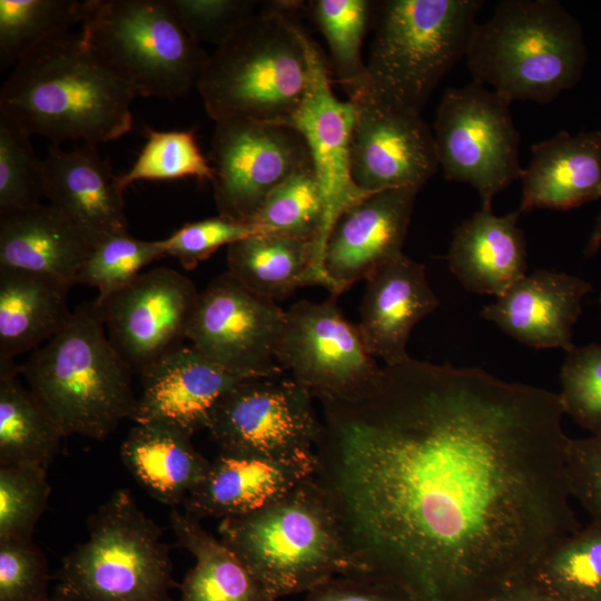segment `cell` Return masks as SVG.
<instances>
[{
    "label": "cell",
    "mask_w": 601,
    "mask_h": 601,
    "mask_svg": "<svg viewBox=\"0 0 601 601\" xmlns=\"http://www.w3.org/2000/svg\"><path fill=\"white\" fill-rule=\"evenodd\" d=\"M313 479L358 579L410 601H490L581 526L559 394L412 357L323 401Z\"/></svg>",
    "instance_id": "1"
},
{
    "label": "cell",
    "mask_w": 601,
    "mask_h": 601,
    "mask_svg": "<svg viewBox=\"0 0 601 601\" xmlns=\"http://www.w3.org/2000/svg\"><path fill=\"white\" fill-rule=\"evenodd\" d=\"M136 92L82 37L52 36L20 59L0 90V115L59 145L116 140L132 128Z\"/></svg>",
    "instance_id": "2"
},
{
    "label": "cell",
    "mask_w": 601,
    "mask_h": 601,
    "mask_svg": "<svg viewBox=\"0 0 601 601\" xmlns=\"http://www.w3.org/2000/svg\"><path fill=\"white\" fill-rule=\"evenodd\" d=\"M20 373L65 436L104 440L135 412L134 371L111 344L95 300L72 311Z\"/></svg>",
    "instance_id": "3"
},
{
    "label": "cell",
    "mask_w": 601,
    "mask_h": 601,
    "mask_svg": "<svg viewBox=\"0 0 601 601\" xmlns=\"http://www.w3.org/2000/svg\"><path fill=\"white\" fill-rule=\"evenodd\" d=\"M220 540L278 599L336 575L357 578L335 511L312 477L252 513L220 520Z\"/></svg>",
    "instance_id": "4"
},
{
    "label": "cell",
    "mask_w": 601,
    "mask_h": 601,
    "mask_svg": "<svg viewBox=\"0 0 601 601\" xmlns=\"http://www.w3.org/2000/svg\"><path fill=\"white\" fill-rule=\"evenodd\" d=\"M465 58L473 81L509 101L549 104L580 81L588 49L559 1L505 0L476 24Z\"/></svg>",
    "instance_id": "5"
},
{
    "label": "cell",
    "mask_w": 601,
    "mask_h": 601,
    "mask_svg": "<svg viewBox=\"0 0 601 601\" xmlns=\"http://www.w3.org/2000/svg\"><path fill=\"white\" fill-rule=\"evenodd\" d=\"M290 4L257 11L209 56L196 87L216 122L290 125L308 80L306 32L285 13Z\"/></svg>",
    "instance_id": "6"
},
{
    "label": "cell",
    "mask_w": 601,
    "mask_h": 601,
    "mask_svg": "<svg viewBox=\"0 0 601 601\" xmlns=\"http://www.w3.org/2000/svg\"><path fill=\"white\" fill-rule=\"evenodd\" d=\"M88 539L56 574L61 601H173L169 549L159 526L127 490H117L87 522Z\"/></svg>",
    "instance_id": "7"
},
{
    "label": "cell",
    "mask_w": 601,
    "mask_h": 601,
    "mask_svg": "<svg viewBox=\"0 0 601 601\" xmlns=\"http://www.w3.org/2000/svg\"><path fill=\"white\" fill-rule=\"evenodd\" d=\"M482 0H385L376 4L366 63L371 88L421 114L442 78L465 58Z\"/></svg>",
    "instance_id": "8"
},
{
    "label": "cell",
    "mask_w": 601,
    "mask_h": 601,
    "mask_svg": "<svg viewBox=\"0 0 601 601\" xmlns=\"http://www.w3.org/2000/svg\"><path fill=\"white\" fill-rule=\"evenodd\" d=\"M81 35L136 95L175 100L197 86L209 56L169 0L82 1Z\"/></svg>",
    "instance_id": "9"
},
{
    "label": "cell",
    "mask_w": 601,
    "mask_h": 601,
    "mask_svg": "<svg viewBox=\"0 0 601 601\" xmlns=\"http://www.w3.org/2000/svg\"><path fill=\"white\" fill-rule=\"evenodd\" d=\"M510 105L472 80L447 88L437 108L433 136L444 177L471 185L482 208H492L494 197L521 179L524 171Z\"/></svg>",
    "instance_id": "10"
},
{
    "label": "cell",
    "mask_w": 601,
    "mask_h": 601,
    "mask_svg": "<svg viewBox=\"0 0 601 601\" xmlns=\"http://www.w3.org/2000/svg\"><path fill=\"white\" fill-rule=\"evenodd\" d=\"M313 398L292 377L247 378L217 401L206 430L219 451L278 461L313 460L322 430Z\"/></svg>",
    "instance_id": "11"
},
{
    "label": "cell",
    "mask_w": 601,
    "mask_h": 601,
    "mask_svg": "<svg viewBox=\"0 0 601 601\" xmlns=\"http://www.w3.org/2000/svg\"><path fill=\"white\" fill-rule=\"evenodd\" d=\"M277 361L319 402L362 398L383 372L334 298L300 300L286 311Z\"/></svg>",
    "instance_id": "12"
},
{
    "label": "cell",
    "mask_w": 601,
    "mask_h": 601,
    "mask_svg": "<svg viewBox=\"0 0 601 601\" xmlns=\"http://www.w3.org/2000/svg\"><path fill=\"white\" fill-rule=\"evenodd\" d=\"M286 311L256 295L228 272L199 292L187 339L207 359L243 378L283 373L277 349Z\"/></svg>",
    "instance_id": "13"
},
{
    "label": "cell",
    "mask_w": 601,
    "mask_h": 601,
    "mask_svg": "<svg viewBox=\"0 0 601 601\" xmlns=\"http://www.w3.org/2000/svg\"><path fill=\"white\" fill-rule=\"evenodd\" d=\"M209 160L219 215L247 224L279 184L312 164L293 126L243 118L216 122Z\"/></svg>",
    "instance_id": "14"
},
{
    "label": "cell",
    "mask_w": 601,
    "mask_h": 601,
    "mask_svg": "<svg viewBox=\"0 0 601 601\" xmlns=\"http://www.w3.org/2000/svg\"><path fill=\"white\" fill-rule=\"evenodd\" d=\"M308 80L303 101L290 126L304 137L322 193L323 224L314 243L318 284L329 290L323 267L325 247L339 216L370 194L361 190L351 173V140L355 107L332 90L327 66L318 46L306 35Z\"/></svg>",
    "instance_id": "15"
},
{
    "label": "cell",
    "mask_w": 601,
    "mask_h": 601,
    "mask_svg": "<svg viewBox=\"0 0 601 601\" xmlns=\"http://www.w3.org/2000/svg\"><path fill=\"white\" fill-rule=\"evenodd\" d=\"M355 107L351 173L366 194L421 189L440 167L433 132L421 117L375 92L367 80L348 96Z\"/></svg>",
    "instance_id": "16"
},
{
    "label": "cell",
    "mask_w": 601,
    "mask_h": 601,
    "mask_svg": "<svg viewBox=\"0 0 601 601\" xmlns=\"http://www.w3.org/2000/svg\"><path fill=\"white\" fill-rule=\"evenodd\" d=\"M198 296L190 278L158 267L140 273L97 305L111 344L132 371L141 374L187 339Z\"/></svg>",
    "instance_id": "17"
},
{
    "label": "cell",
    "mask_w": 601,
    "mask_h": 601,
    "mask_svg": "<svg viewBox=\"0 0 601 601\" xmlns=\"http://www.w3.org/2000/svg\"><path fill=\"white\" fill-rule=\"evenodd\" d=\"M420 190L402 187L373 193L339 216L323 259L333 297L403 255Z\"/></svg>",
    "instance_id": "18"
},
{
    "label": "cell",
    "mask_w": 601,
    "mask_h": 601,
    "mask_svg": "<svg viewBox=\"0 0 601 601\" xmlns=\"http://www.w3.org/2000/svg\"><path fill=\"white\" fill-rule=\"evenodd\" d=\"M142 391L131 420L161 422L193 435L207 428L217 401L247 380L214 364L191 345H180L141 374Z\"/></svg>",
    "instance_id": "19"
},
{
    "label": "cell",
    "mask_w": 601,
    "mask_h": 601,
    "mask_svg": "<svg viewBox=\"0 0 601 601\" xmlns=\"http://www.w3.org/2000/svg\"><path fill=\"white\" fill-rule=\"evenodd\" d=\"M42 165L45 197L76 225L92 248L110 235L128 231L124 189L96 145L63 150L52 144Z\"/></svg>",
    "instance_id": "20"
},
{
    "label": "cell",
    "mask_w": 601,
    "mask_h": 601,
    "mask_svg": "<svg viewBox=\"0 0 601 601\" xmlns=\"http://www.w3.org/2000/svg\"><path fill=\"white\" fill-rule=\"evenodd\" d=\"M590 292V283L580 277L536 270L484 306L482 316L522 344L568 353L575 347L572 329L581 315L582 299Z\"/></svg>",
    "instance_id": "21"
},
{
    "label": "cell",
    "mask_w": 601,
    "mask_h": 601,
    "mask_svg": "<svg viewBox=\"0 0 601 601\" xmlns=\"http://www.w3.org/2000/svg\"><path fill=\"white\" fill-rule=\"evenodd\" d=\"M315 465L316 459L278 461L219 451L204 479L184 501L185 513L198 520L252 513L312 477Z\"/></svg>",
    "instance_id": "22"
},
{
    "label": "cell",
    "mask_w": 601,
    "mask_h": 601,
    "mask_svg": "<svg viewBox=\"0 0 601 601\" xmlns=\"http://www.w3.org/2000/svg\"><path fill=\"white\" fill-rule=\"evenodd\" d=\"M437 306L425 266L406 255L374 272L366 279L357 324L370 354L385 365L410 358L406 346L412 329Z\"/></svg>",
    "instance_id": "23"
},
{
    "label": "cell",
    "mask_w": 601,
    "mask_h": 601,
    "mask_svg": "<svg viewBox=\"0 0 601 601\" xmlns=\"http://www.w3.org/2000/svg\"><path fill=\"white\" fill-rule=\"evenodd\" d=\"M518 210H568L601 198V130L559 131L531 147Z\"/></svg>",
    "instance_id": "24"
},
{
    "label": "cell",
    "mask_w": 601,
    "mask_h": 601,
    "mask_svg": "<svg viewBox=\"0 0 601 601\" xmlns=\"http://www.w3.org/2000/svg\"><path fill=\"white\" fill-rule=\"evenodd\" d=\"M521 213L496 216L480 208L454 230L449 268L470 292L500 297L526 275V245L518 226Z\"/></svg>",
    "instance_id": "25"
},
{
    "label": "cell",
    "mask_w": 601,
    "mask_h": 601,
    "mask_svg": "<svg viewBox=\"0 0 601 601\" xmlns=\"http://www.w3.org/2000/svg\"><path fill=\"white\" fill-rule=\"evenodd\" d=\"M91 250L88 238L51 204L0 215V267L45 275L70 287Z\"/></svg>",
    "instance_id": "26"
},
{
    "label": "cell",
    "mask_w": 601,
    "mask_h": 601,
    "mask_svg": "<svg viewBox=\"0 0 601 601\" xmlns=\"http://www.w3.org/2000/svg\"><path fill=\"white\" fill-rule=\"evenodd\" d=\"M191 436L167 423H136L122 442L120 456L155 500L175 506L200 483L210 463L194 447Z\"/></svg>",
    "instance_id": "27"
},
{
    "label": "cell",
    "mask_w": 601,
    "mask_h": 601,
    "mask_svg": "<svg viewBox=\"0 0 601 601\" xmlns=\"http://www.w3.org/2000/svg\"><path fill=\"white\" fill-rule=\"evenodd\" d=\"M58 280L0 267V357L33 352L68 323V290Z\"/></svg>",
    "instance_id": "28"
},
{
    "label": "cell",
    "mask_w": 601,
    "mask_h": 601,
    "mask_svg": "<svg viewBox=\"0 0 601 601\" xmlns=\"http://www.w3.org/2000/svg\"><path fill=\"white\" fill-rule=\"evenodd\" d=\"M169 520L178 545L196 561L178 587L179 601L277 600L229 546L201 526L200 520L177 510H171Z\"/></svg>",
    "instance_id": "29"
},
{
    "label": "cell",
    "mask_w": 601,
    "mask_h": 601,
    "mask_svg": "<svg viewBox=\"0 0 601 601\" xmlns=\"http://www.w3.org/2000/svg\"><path fill=\"white\" fill-rule=\"evenodd\" d=\"M228 273L247 289L276 302L317 285L313 242L255 233L227 247Z\"/></svg>",
    "instance_id": "30"
},
{
    "label": "cell",
    "mask_w": 601,
    "mask_h": 601,
    "mask_svg": "<svg viewBox=\"0 0 601 601\" xmlns=\"http://www.w3.org/2000/svg\"><path fill=\"white\" fill-rule=\"evenodd\" d=\"M14 358L0 357V466L48 467L66 437L38 397L23 386Z\"/></svg>",
    "instance_id": "31"
},
{
    "label": "cell",
    "mask_w": 601,
    "mask_h": 601,
    "mask_svg": "<svg viewBox=\"0 0 601 601\" xmlns=\"http://www.w3.org/2000/svg\"><path fill=\"white\" fill-rule=\"evenodd\" d=\"M524 580L556 601H601V524L591 522L553 545Z\"/></svg>",
    "instance_id": "32"
},
{
    "label": "cell",
    "mask_w": 601,
    "mask_h": 601,
    "mask_svg": "<svg viewBox=\"0 0 601 601\" xmlns=\"http://www.w3.org/2000/svg\"><path fill=\"white\" fill-rule=\"evenodd\" d=\"M78 0H0V68L7 69L39 43L81 22Z\"/></svg>",
    "instance_id": "33"
},
{
    "label": "cell",
    "mask_w": 601,
    "mask_h": 601,
    "mask_svg": "<svg viewBox=\"0 0 601 601\" xmlns=\"http://www.w3.org/2000/svg\"><path fill=\"white\" fill-rule=\"evenodd\" d=\"M324 217L322 193L313 165L279 184L249 220L257 233L313 242Z\"/></svg>",
    "instance_id": "34"
},
{
    "label": "cell",
    "mask_w": 601,
    "mask_h": 601,
    "mask_svg": "<svg viewBox=\"0 0 601 601\" xmlns=\"http://www.w3.org/2000/svg\"><path fill=\"white\" fill-rule=\"evenodd\" d=\"M373 2L367 0H314V22L324 36L336 77L347 96L366 82L362 45Z\"/></svg>",
    "instance_id": "35"
},
{
    "label": "cell",
    "mask_w": 601,
    "mask_h": 601,
    "mask_svg": "<svg viewBox=\"0 0 601 601\" xmlns=\"http://www.w3.org/2000/svg\"><path fill=\"white\" fill-rule=\"evenodd\" d=\"M147 142L131 168L117 176L125 190L137 180H168L195 177L213 183L215 171L200 151L195 130L157 131L146 128Z\"/></svg>",
    "instance_id": "36"
},
{
    "label": "cell",
    "mask_w": 601,
    "mask_h": 601,
    "mask_svg": "<svg viewBox=\"0 0 601 601\" xmlns=\"http://www.w3.org/2000/svg\"><path fill=\"white\" fill-rule=\"evenodd\" d=\"M165 256L162 240H142L129 231L117 233L92 248L76 283L96 287L98 296L95 300L101 303L130 284L145 266Z\"/></svg>",
    "instance_id": "37"
},
{
    "label": "cell",
    "mask_w": 601,
    "mask_h": 601,
    "mask_svg": "<svg viewBox=\"0 0 601 601\" xmlns=\"http://www.w3.org/2000/svg\"><path fill=\"white\" fill-rule=\"evenodd\" d=\"M30 137L0 115V215L35 207L45 197L42 159Z\"/></svg>",
    "instance_id": "38"
},
{
    "label": "cell",
    "mask_w": 601,
    "mask_h": 601,
    "mask_svg": "<svg viewBox=\"0 0 601 601\" xmlns=\"http://www.w3.org/2000/svg\"><path fill=\"white\" fill-rule=\"evenodd\" d=\"M50 491L45 469L0 466V541L32 539Z\"/></svg>",
    "instance_id": "39"
},
{
    "label": "cell",
    "mask_w": 601,
    "mask_h": 601,
    "mask_svg": "<svg viewBox=\"0 0 601 601\" xmlns=\"http://www.w3.org/2000/svg\"><path fill=\"white\" fill-rule=\"evenodd\" d=\"M560 382L564 414L592 435L601 434V344L575 346L568 352Z\"/></svg>",
    "instance_id": "40"
},
{
    "label": "cell",
    "mask_w": 601,
    "mask_h": 601,
    "mask_svg": "<svg viewBox=\"0 0 601 601\" xmlns=\"http://www.w3.org/2000/svg\"><path fill=\"white\" fill-rule=\"evenodd\" d=\"M183 28L197 43L219 47L257 11L248 0H169Z\"/></svg>",
    "instance_id": "41"
},
{
    "label": "cell",
    "mask_w": 601,
    "mask_h": 601,
    "mask_svg": "<svg viewBox=\"0 0 601 601\" xmlns=\"http://www.w3.org/2000/svg\"><path fill=\"white\" fill-rule=\"evenodd\" d=\"M48 583V562L32 539L0 541V601H41Z\"/></svg>",
    "instance_id": "42"
},
{
    "label": "cell",
    "mask_w": 601,
    "mask_h": 601,
    "mask_svg": "<svg viewBox=\"0 0 601 601\" xmlns=\"http://www.w3.org/2000/svg\"><path fill=\"white\" fill-rule=\"evenodd\" d=\"M255 233L247 223L218 215L185 224L162 243L167 256L176 257L184 268L193 269L218 248Z\"/></svg>",
    "instance_id": "43"
},
{
    "label": "cell",
    "mask_w": 601,
    "mask_h": 601,
    "mask_svg": "<svg viewBox=\"0 0 601 601\" xmlns=\"http://www.w3.org/2000/svg\"><path fill=\"white\" fill-rule=\"evenodd\" d=\"M565 472L571 497L601 524V434L569 440Z\"/></svg>",
    "instance_id": "44"
},
{
    "label": "cell",
    "mask_w": 601,
    "mask_h": 601,
    "mask_svg": "<svg viewBox=\"0 0 601 601\" xmlns=\"http://www.w3.org/2000/svg\"><path fill=\"white\" fill-rule=\"evenodd\" d=\"M304 601H410L398 590L368 580L336 575L307 592Z\"/></svg>",
    "instance_id": "45"
},
{
    "label": "cell",
    "mask_w": 601,
    "mask_h": 601,
    "mask_svg": "<svg viewBox=\"0 0 601 601\" xmlns=\"http://www.w3.org/2000/svg\"><path fill=\"white\" fill-rule=\"evenodd\" d=\"M490 601H556L524 579L514 582L513 584L505 588L497 595H495Z\"/></svg>",
    "instance_id": "46"
},
{
    "label": "cell",
    "mask_w": 601,
    "mask_h": 601,
    "mask_svg": "<svg viewBox=\"0 0 601 601\" xmlns=\"http://www.w3.org/2000/svg\"><path fill=\"white\" fill-rule=\"evenodd\" d=\"M601 247V211L599 213L595 224L593 226L590 238L587 243L584 255L587 257L593 256Z\"/></svg>",
    "instance_id": "47"
},
{
    "label": "cell",
    "mask_w": 601,
    "mask_h": 601,
    "mask_svg": "<svg viewBox=\"0 0 601 601\" xmlns=\"http://www.w3.org/2000/svg\"><path fill=\"white\" fill-rule=\"evenodd\" d=\"M41 601H61V600H59V599H58L57 597H55V595H51V597L49 595V597H47L46 599H43V600H41Z\"/></svg>",
    "instance_id": "48"
},
{
    "label": "cell",
    "mask_w": 601,
    "mask_h": 601,
    "mask_svg": "<svg viewBox=\"0 0 601 601\" xmlns=\"http://www.w3.org/2000/svg\"><path fill=\"white\" fill-rule=\"evenodd\" d=\"M600 303H601V297H600Z\"/></svg>",
    "instance_id": "49"
}]
</instances>
